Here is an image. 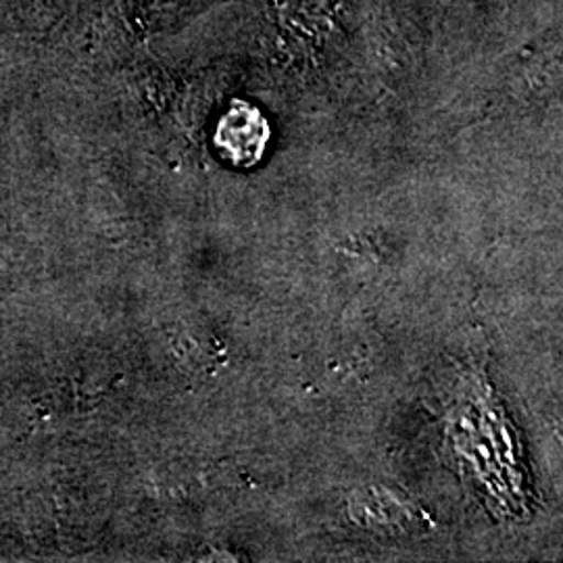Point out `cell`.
Segmentation results:
<instances>
[{
    "instance_id": "obj_1",
    "label": "cell",
    "mask_w": 563,
    "mask_h": 563,
    "mask_svg": "<svg viewBox=\"0 0 563 563\" xmlns=\"http://www.w3.org/2000/svg\"><path fill=\"white\" fill-rule=\"evenodd\" d=\"M269 141V125L260 109L236 102L223 115L216 142L223 157L236 167H251L262 159L263 151Z\"/></svg>"
}]
</instances>
